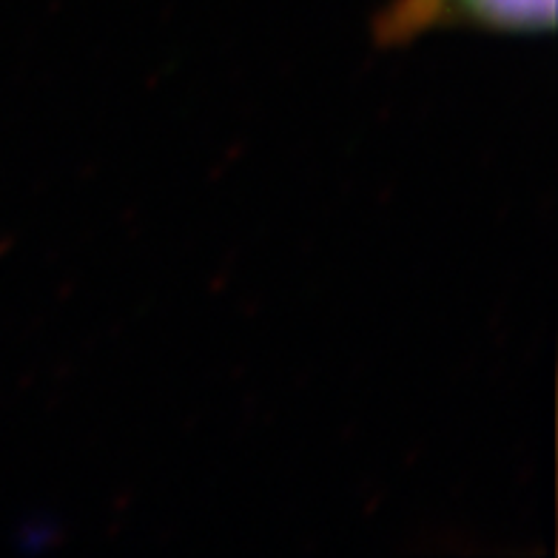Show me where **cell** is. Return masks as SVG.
<instances>
[{
	"label": "cell",
	"mask_w": 558,
	"mask_h": 558,
	"mask_svg": "<svg viewBox=\"0 0 558 558\" xmlns=\"http://www.w3.org/2000/svg\"><path fill=\"white\" fill-rule=\"evenodd\" d=\"M453 23L496 32L553 29L556 0H393L383 17V35H416Z\"/></svg>",
	"instance_id": "cell-1"
}]
</instances>
